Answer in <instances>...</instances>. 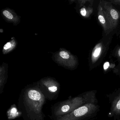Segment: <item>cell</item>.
I'll return each mask as SVG.
<instances>
[{
    "label": "cell",
    "mask_w": 120,
    "mask_h": 120,
    "mask_svg": "<svg viewBox=\"0 0 120 120\" xmlns=\"http://www.w3.org/2000/svg\"><path fill=\"white\" fill-rule=\"evenodd\" d=\"M98 109L94 103H89L82 105L71 112L69 114L60 120H79L90 116Z\"/></svg>",
    "instance_id": "1"
},
{
    "label": "cell",
    "mask_w": 120,
    "mask_h": 120,
    "mask_svg": "<svg viewBox=\"0 0 120 120\" xmlns=\"http://www.w3.org/2000/svg\"><path fill=\"white\" fill-rule=\"evenodd\" d=\"M100 2L113 30L116 27L118 23L120 13L113 7L111 3L109 2L100 1Z\"/></svg>",
    "instance_id": "2"
},
{
    "label": "cell",
    "mask_w": 120,
    "mask_h": 120,
    "mask_svg": "<svg viewBox=\"0 0 120 120\" xmlns=\"http://www.w3.org/2000/svg\"><path fill=\"white\" fill-rule=\"evenodd\" d=\"M97 16L98 21L106 33H109L113 30L110 22L103 10L102 6L100 2L98 7Z\"/></svg>",
    "instance_id": "3"
},
{
    "label": "cell",
    "mask_w": 120,
    "mask_h": 120,
    "mask_svg": "<svg viewBox=\"0 0 120 120\" xmlns=\"http://www.w3.org/2000/svg\"><path fill=\"white\" fill-rule=\"evenodd\" d=\"M106 51V47L102 42H99L95 45L92 51L91 62L92 64H96L103 56Z\"/></svg>",
    "instance_id": "4"
},
{
    "label": "cell",
    "mask_w": 120,
    "mask_h": 120,
    "mask_svg": "<svg viewBox=\"0 0 120 120\" xmlns=\"http://www.w3.org/2000/svg\"><path fill=\"white\" fill-rule=\"evenodd\" d=\"M111 112L116 115H120V94L112 102Z\"/></svg>",
    "instance_id": "5"
},
{
    "label": "cell",
    "mask_w": 120,
    "mask_h": 120,
    "mask_svg": "<svg viewBox=\"0 0 120 120\" xmlns=\"http://www.w3.org/2000/svg\"><path fill=\"white\" fill-rule=\"evenodd\" d=\"M93 8L91 6L84 7L80 10V14L85 18H89L93 12Z\"/></svg>",
    "instance_id": "6"
},
{
    "label": "cell",
    "mask_w": 120,
    "mask_h": 120,
    "mask_svg": "<svg viewBox=\"0 0 120 120\" xmlns=\"http://www.w3.org/2000/svg\"><path fill=\"white\" fill-rule=\"evenodd\" d=\"M29 98L32 100L39 101L41 99V95L40 92L37 90H31L28 92Z\"/></svg>",
    "instance_id": "7"
},
{
    "label": "cell",
    "mask_w": 120,
    "mask_h": 120,
    "mask_svg": "<svg viewBox=\"0 0 120 120\" xmlns=\"http://www.w3.org/2000/svg\"><path fill=\"white\" fill-rule=\"evenodd\" d=\"M60 55L61 57L65 59H68L69 58V55L65 51H61L60 52Z\"/></svg>",
    "instance_id": "8"
},
{
    "label": "cell",
    "mask_w": 120,
    "mask_h": 120,
    "mask_svg": "<svg viewBox=\"0 0 120 120\" xmlns=\"http://www.w3.org/2000/svg\"><path fill=\"white\" fill-rule=\"evenodd\" d=\"M3 14L7 18L9 19H12L13 18V16L7 10L4 11L3 12Z\"/></svg>",
    "instance_id": "9"
},
{
    "label": "cell",
    "mask_w": 120,
    "mask_h": 120,
    "mask_svg": "<svg viewBox=\"0 0 120 120\" xmlns=\"http://www.w3.org/2000/svg\"><path fill=\"white\" fill-rule=\"evenodd\" d=\"M115 54V56L116 57L118 60L119 65H120V46L118 47L116 50Z\"/></svg>",
    "instance_id": "10"
},
{
    "label": "cell",
    "mask_w": 120,
    "mask_h": 120,
    "mask_svg": "<svg viewBox=\"0 0 120 120\" xmlns=\"http://www.w3.org/2000/svg\"><path fill=\"white\" fill-rule=\"evenodd\" d=\"M109 2L111 3L114 4L116 5H120V0H109Z\"/></svg>",
    "instance_id": "11"
},
{
    "label": "cell",
    "mask_w": 120,
    "mask_h": 120,
    "mask_svg": "<svg viewBox=\"0 0 120 120\" xmlns=\"http://www.w3.org/2000/svg\"><path fill=\"white\" fill-rule=\"evenodd\" d=\"M48 89L50 92H56L57 90V87L56 86H53L52 87H49L48 88Z\"/></svg>",
    "instance_id": "12"
},
{
    "label": "cell",
    "mask_w": 120,
    "mask_h": 120,
    "mask_svg": "<svg viewBox=\"0 0 120 120\" xmlns=\"http://www.w3.org/2000/svg\"><path fill=\"white\" fill-rule=\"evenodd\" d=\"M11 46V44L10 43L8 42L5 45L4 47V49L5 50H7L9 48H10Z\"/></svg>",
    "instance_id": "13"
}]
</instances>
